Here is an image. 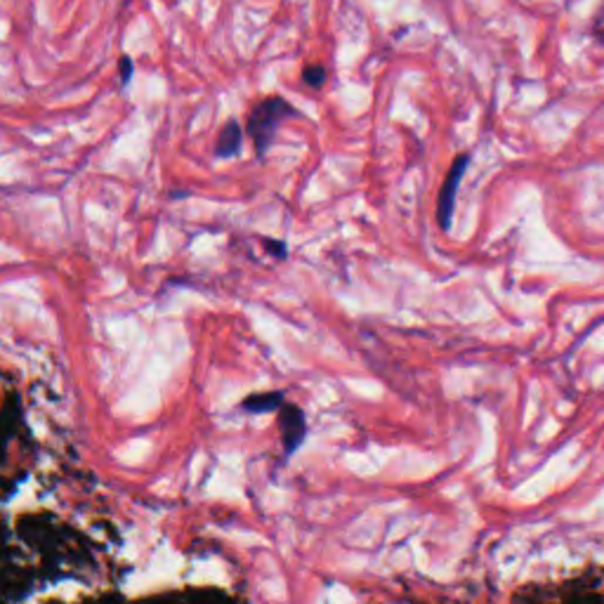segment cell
<instances>
[{
    "label": "cell",
    "mask_w": 604,
    "mask_h": 604,
    "mask_svg": "<svg viewBox=\"0 0 604 604\" xmlns=\"http://www.w3.org/2000/svg\"><path fill=\"white\" fill-rule=\"evenodd\" d=\"M595 39H597V43L604 45V26H600V29L595 31Z\"/></svg>",
    "instance_id": "9"
},
{
    "label": "cell",
    "mask_w": 604,
    "mask_h": 604,
    "mask_svg": "<svg viewBox=\"0 0 604 604\" xmlns=\"http://www.w3.org/2000/svg\"><path fill=\"white\" fill-rule=\"evenodd\" d=\"M303 84L309 88H321L326 84V67H321V64H312V67L303 69Z\"/></svg>",
    "instance_id": "6"
},
{
    "label": "cell",
    "mask_w": 604,
    "mask_h": 604,
    "mask_svg": "<svg viewBox=\"0 0 604 604\" xmlns=\"http://www.w3.org/2000/svg\"><path fill=\"white\" fill-rule=\"evenodd\" d=\"M298 117L296 107L286 102L284 97H265L263 102H257L246 121V133L253 140L257 158H265L270 146L276 138V130L286 121Z\"/></svg>",
    "instance_id": "1"
},
{
    "label": "cell",
    "mask_w": 604,
    "mask_h": 604,
    "mask_svg": "<svg viewBox=\"0 0 604 604\" xmlns=\"http://www.w3.org/2000/svg\"><path fill=\"white\" fill-rule=\"evenodd\" d=\"M243 146V128L237 119L227 121L224 128L220 130L218 135V144H216V156L218 158H232L241 152Z\"/></svg>",
    "instance_id": "4"
},
{
    "label": "cell",
    "mask_w": 604,
    "mask_h": 604,
    "mask_svg": "<svg viewBox=\"0 0 604 604\" xmlns=\"http://www.w3.org/2000/svg\"><path fill=\"white\" fill-rule=\"evenodd\" d=\"M470 166V154H461L455 156L451 168L447 173V179L442 185V191L437 196V222L442 230L447 232L453 220V210H455V196H459V187L465 177V171Z\"/></svg>",
    "instance_id": "2"
},
{
    "label": "cell",
    "mask_w": 604,
    "mask_h": 604,
    "mask_svg": "<svg viewBox=\"0 0 604 604\" xmlns=\"http://www.w3.org/2000/svg\"><path fill=\"white\" fill-rule=\"evenodd\" d=\"M119 74H121V86L125 88V86L130 84V78H133V74H135V62H133V57L123 55V57L119 59Z\"/></svg>",
    "instance_id": "7"
},
{
    "label": "cell",
    "mask_w": 604,
    "mask_h": 604,
    "mask_svg": "<svg viewBox=\"0 0 604 604\" xmlns=\"http://www.w3.org/2000/svg\"><path fill=\"white\" fill-rule=\"evenodd\" d=\"M265 251L270 255H274L276 260H286L288 257V249L284 241H274V239H265Z\"/></svg>",
    "instance_id": "8"
},
{
    "label": "cell",
    "mask_w": 604,
    "mask_h": 604,
    "mask_svg": "<svg viewBox=\"0 0 604 604\" xmlns=\"http://www.w3.org/2000/svg\"><path fill=\"white\" fill-rule=\"evenodd\" d=\"M286 404L284 392H257V395L246 397V402L241 404L243 411L249 414H276Z\"/></svg>",
    "instance_id": "5"
},
{
    "label": "cell",
    "mask_w": 604,
    "mask_h": 604,
    "mask_svg": "<svg viewBox=\"0 0 604 604\" xmlns=\"http://www.w3.org/2000/svg\"><path fill=\"white\" fill-rule=\"evenodd\" d=\"M279 430H282V442H284V453L286 459H290L293 453H296L307 435V420L300 406L296 404H284L279 411Z\"/></svg>",
    "instance_id": "3"
}]
</instances>
